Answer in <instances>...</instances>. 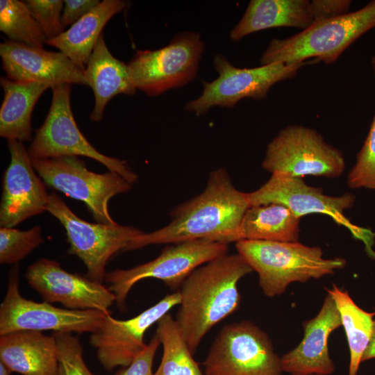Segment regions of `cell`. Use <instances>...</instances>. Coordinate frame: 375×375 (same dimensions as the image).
<instances>
[{
	"label": "cell",
	"mask_w": 375,
	"mask_h": 375,
	"mask_svg": "<svg viewBox=\"0 0 375 375\" xmlns=\"http://www.w3.org/2000/svg\"><path fill=\"white\" fill-rule=\"evenodd\" d=\"M107 315L97 310L60 308L23 297L19 288V265L15 264L0 305V336L19 331L92 333L101 326Z\"/></svg>",
	"instance_id": "obj_14"
},
{
	"label": "cell",
	"mask_w": 375,
	"mask_h": 375,
	"mask_svg": "<svg viewBox=\"0 0 375 375\" xmlns=\"http://www.w3.org/2000/svg\"><path fill=\"white\" fill-rule=\"evenodd\" d=\"M8 148L10 162L3 177L0 226L14 228L47 210L49 194L23 142L8 140Z\"/></svg>",
	"instance_id": "obj_17"
},
{
	"label": "cell",
	"mask_w": 375,
	"mask_h": 375,
	"mask_svg": "<svg viewBox=\"0 0 375 375\" xmlns=\"http://www.w3.org/2000/svg\"><path fill=\"white\" fill-rule=\"evenodd\" d=\"M32 15L45 34L47 40L57 37L64 31L61 11L62 0L24 1Z\"/></svg>",
	"instance_id": "obj_32"
},
{
	"label": "cell",
	"mask_w": 375,
	"mask_h": 375,
	"mask_svg": "<svg viewBox=\"0 0 375 375\" xmlns=\"http://www.w3.org/2000/svg\"><path fill=\"white\" fill-rule=\"evenodd\" d=\"M2 68L7 78L19 82L89 86L84 69L60 51H50L6 40L0 44Z\"/></svg>",
	"instance_id": "obj_18"
},
{
	"label": "cell",
	"mask_w": 375,
	"mask_h": 375,
	"mask_svg": "<svg viewBox=\"0 0 375 375\" xmlns=\"http://www.w3.org/2000/svg\"><path fill=\"white\" fill-rule=\"evenodd\" d=\"M33 166L49 187L85 203L98 223L115 224L108 203L117 194L129 191L132 183L109 171L98 174L90 171L83 160L69 156L51 158H31Z\"/></svg>",
	"instance_id": "obj_8"
},
{
	"label": "cell",
	"mask_w": 375,
	"mask_h": 375,
	"mask_svg": "<svg viewBox=\"0 0 375 375\" xmlns=\"http://www.w3.org/2000/svg\"><path fill=\"white\" fill-rule=\"evenodd\" d=\"M351 5L349 0H312V24L347 14Z\"/></svg>",
	"instance_id": "obj_34"
},
{
	"label": "cell",
	"mask_w": 375,
	"mask_h": 375,
	"mask_svg": "<svg viewBox=\"0 0 375 375\" xmlns=\"http://www.w3.org/2000/svg\"><path fill=\"white\" fill-rule=\"evenodd\" d=\"M300 219L280 203L251 206L237 231L235 242L242 240L298 242Z\"/></svg>",
	"instance_id": "obj_25"
},
{
	"label": "cell",
	"mask_w": 375,
	"mask_h": 375,
	"mask_svg": "<svg viewBox=\"0 0 375 375\" xmlns=\"http://www.w3.org/2000/svg\"><path fill=\"white\" fill-rule=\"evenodd\" d=\"M341 326L336 303L327 293L318 314L303 323L301 342L281 358L283 372L291 375L332 374L335 365L328 351V338Z\"/></svg>",
	"instance_id": "obj_19"
},
{
	"label": "cell",
	"mask_w": 375,
	"mask_h": 375,
	"mask_svg": "<svg viewBox=\"0 0 375 375\" xmlns=\"http://www.w3.org/2000/svg\"><path fill=\"white\" fill-rule=\"evenodd\" d=\"M333 298L340 315L350 352L348 375H357L363 354L370 342L375 312H368L353 301L347 291L340 289L335 284L326 288Z\"/></svg>",
	"instance_id": "obj_26"
},
{
	"label": "cell",
	"mask_w": 375,
	"mask_h": 375,
	"mask_svg": "<svg viewBox=\"0 0 375 375\" xmlns=\"http://www.w3.org/2000/svg\"><path fill=\"white\" fill-rule=\"evenodd\" d=\"M309 0H251L230 38L239 40L264 29L294 27L305 30L313 23Z\"/></svg>",
	"instance_id": "obj_22"
},
{
	"label": "cell",
	"mask_w": 375,
	"mask_h": 375,
	"mask_svg": "<svg viewBox=\"0 0 375 375\" xmlns=\"http://www.w3.org/2000/svg\"><path fill=\"white\" fill-rule=\"evenodd\" d=\"M44 242L40 226L26 231L14 228H0V262L15 265Z\"/></svg>",
	"instance_id": "obj_29"
},
{
	"label": "cell",
	"mask_w": 375,
	"mask_h": 375,
	"mask_svg": "<svg viewBox=\"0 0 375 375\" xmlns=\"http://www.w3.org/2000/svg\"><path fill=\"white\" fill-rule=\"evenodd\" d=\"M370 63L372 66V72L375 77V54H374L370 58Z\"/></svg>",
	"instance_id": "obj_38"
},
{
	"label": "cell",
	"mask_w": 375,
	"mask_h": 375,
	"mask_svg": "<svg viewBox=\"0 0 375 375\" xmlns=\"http://www.w3.org/2000/svg\"><path fill=\"white\" fill-rule=\"evenodd\" d=\"M52 90L49 110L43 124L35 131L28 149L31 158L85 156L99 162L131 183H135L138 176L125 160L100 153L79 130L71 108V84H58Z\"/></svg>",
	"instance_id": "obj_6"
},
{
	"label": "cell",
	"mask_w": 375,
	"mask_h": 375,
	"mask_svg": "<svg viewBox=\"0 0 375 375\" xmlns=\"http://www.w3.org/2000/svg\"><path fill=\"white\" fill-rule=\"evenodd\" d=\"M235 247L257 272L259 285L268 297L283 294L292 283L333 274L346 265L344 258H324L320 247L299 242L242 240Z\"/></svg>",
	"instance_id": "obj_3"
},
{
	"label": "cell",
	"mask_w": 375,
	"mask_h": 375,
	"mask_svg": "<svg viewBox=\"0 0 375 375\" xmlns=\"http://www.w3.org/2000/svg\"><path fill=\"white\" fill-rule=\"evenodd\" d=\"M252 271L238 253H227L198 267L185 280L175 320L193 355L208 331L238 310V282Z\"/></svg>",
	"instance_id": "obj_2"
},
{
	"label": "cell",
	"mask_w": 375,
	"mask_h": 375,
	"mask_svg": "<svg viewBox=\"0 0 375 375\" xmlns=\"http://www.w3.org/2000/svg\"><path fill=\"white\" fill-rule=\"evenodd\" d=\"M375 27V0L356 11L312 24L284 39H272L260 62L287 65L316 59L326 65L335 62L357 39Z\"/></svg>",
	"instance_id": "obj_4"
},
{
	"label": "cell",
	"mask_w": 375,
	"mask_h": 375,
	"mask_svg": "<svg viewBox=\"0 0 375 375\" xmlns=\"http://www.w3.org/2000/svg\"><path fill=\"white\" fill-rule=\"evenodd\" d=\"M249 207L245 192L234 187L227 171L214 170L201 194L172 211L169 224L135 237L126 251L196 240L235 242V234Z\"/></svg>",
	"instance_id": "obj_1"
},
{
	"label": "cell",
	"mask_w": 375,
	"mask_h": 375,
	"mask_svg": "<svg viewBox=\"0 0 375 375\" xmlns=\"http://www.w3.org/2000/svg\"><path fill=\"white\" fill-rule=\"evenodd\" d=\"M0 361L22 375H58L56 339L38 331L1 335Z\"/></svg>",
	"instance_id": "obj_20"
},
{
	"label": "cell",
	"mask_w": 375,
	"mask_h": 375,
	"mask_svg": "<svg viewBox=\"0 0 375 375\" xmlns=\"http://www.w3.org/2000/svg\"><path fill=\"white\" fill-rule=\"evenodd\" d=\"M156 324V335L162 346V354L154 375H204L175 319L167 313Z\"/></svg>",
	"instance_id": "obj_27"
},
{
	"label": "cell",
	"mask_w": 375,
	"mask_h": 375,
	"mask_svg": "<svg viewBox=\"0 0 375 375\" xmlns=\"http://www.w3.org/2000/svg\"><path fill=\"white\" fill-rule=\"evenodd\" d=\"M375 358V320L370 342L363 354L362 362Z\"/></svg>",
	"instance_id": "obj_36"
},
{
	"label": "cell",
	"mask_w": 375,
	"mask_h": 375,
	"mask_svg": "<svg viewBox=\"0 0 375 375\" xmlns=\"http://www.w3.org/2000/svg\"><path fill=\"white\" fill-rule=\"evenodd\" d=\"M25 278L44 301L72 310H97L110 314L115 294L103 283L63 269L60 263L40 258L28 266Z\"/></svg>",
	"instance_id": "obj_16"
},
{
	"label": "cell",
	"mask_w": 375,
	"mask_h": 375,
	"mask_svg": "<svg viewBox=\"0 0 375 375\" xmlns=\"http://www.w3.org/2000/svg\"><path fill=\"white\" fill-rule=\"evenodd\" d=\"M0 31L9 40L43 48L47 38L24 1H0Z\"/></svg>",
	"instance_id": "obj_28"
},
{
	"label": "cell",
	"mask_w": 375,
	"mask_h": 375,
	"mask_svg": "<svg viewBox=\"0 0 375 375\" xmlns=\"http://www.w3.org/2000/svg\"><path fill=\"white\" fill-rule=\"evenodd\" d=\"M249 206L280 203L289 208L298 217L309 214H322L347 228L352 235L362 240L367 253L375 257L372 249L375 234L369 229L353 224L344 215L351 208L355 197L349 193L340 196L324 194L321 188L307 185L302 178L285 173H273L258 190L245 192Z\"/></svg>",
	"instance_id": "obj_9"
},
{
	"label": "cell",
	"mask_w": 375,
	"mask_h": 375,
	"mask_svg": "<svg viewBox=\"0 0 375 375\" xmlns=\"http://www.w3.org/2000/svg\"><path fill=\"white\" fill-rule=\"evenodd\" d=\"M84 74L94 94V107L90 115L92 122L103 119L105 107L112 97L119 94L132 95L137 90L131 80L128 65L112 55L103 34L93 49Z\"/></svg>",
	"instance_id": "obj_21"
},
{
	"label": "cell",
	"mask_w": 375,
	"mask_h": 375,
	"mask_svg": "<svg viewBox=\"0 0 375 375\" xmlns=\"http://www.w3.org/2000/svg\"><path fill=\"white\" fill-rule=\"evenodd\" d=\"M203 366L204 375H283V372L270 338L250 321L224 326Z\"/></svg>",
	"instance_id": "obj_5"
},
{
	"label": "cell",
	"mask_w": 375,
	"mask_h": 375,
	"mask_svg": "<svg viewBox=\"0 0 375 375\" xmlns=\"http://www.w3.org/2000/svg\"><path fill=\"white\" fill-rule=\"evenodd\" d=\"M3 99L0 108V135L8 140L32 139L31 116L40 96L53 86L49 83L14 81L0 78Z\"/></svg>",
	"instance_id": "obj_24"
},
{
	"label": "cell",
	"mask_w": 375,
	"mask_h": 375,
	"mask_svg": "<svg viewBox=\"0 0 375 375\" xmlns=\"http://www.w3.org/2000/svg\"><path fill=\"white\" fill-rule=\"evenodd\" d=\"M12 371L1 361H0V375H10Z\"/></svg>",
	"instance_id": "obj_37"
},
{
	"label": "cell",
	"mask_w": 375,
	"mask_h": 375,
	"mask_svg": "<svg viewBox=\"0 0 375 375\" xmlns=\"http://www.w3.org/2000/svg\"><path fill=\"white\" fill-rule=\"evenodd\" d=\"M58 349V375H94L83 359V349L79 339L72 333L53 334Z\"/></svg>",
	"instance_id": "obj_31"
},
{
	"label": "cell",
	"mask_w": 375,
	"mask_h": 375,
	"mask_svg": "<svg viewBox=\"0 0 375 375\" xmlns=\"http://www.w3.org/2000/svg\"><path fill=\"white\" fill-rule=\"evenodd\" d=\"M160 342L155 334L146 348L127 367H122L114 375H154L153 360Z\"/></svg>",
	"instance_id": "obj_33"
},
{
	"label": "cell",
	"mask_w": 375,
	"mask_h": 375,
	"mask_svg": "<svg viewBox=\"0 0 375 375\" xmlns=\"http://www.w3.org/2000/svg\"><path fill=\"white\" fill-rule=\"evenodd\" d=\"M181 302L179 291L169 294L133 318L121 320L106 315L101 326L90 336L97 357L107 371L127 367L147 347V331Z\"/></svg>",
	"instance_id": "obj_15"
},
{
	"label": "cell",
	"mask_w": 375,
	"mask_h": 375,
	"mask_svg": "<svg viewBox=\"0 0 375 375\" xmlns=\"http://www.w3.org/2000/svg\"><path fill=\"white\" fill-rule=\"evenodd\" d=\"M63 1L61 20L64 28L73 25L101 2L99 0H65Z\"/></svg>",
	"instance_id": "obj_35"
},
{
	"label": "cell",
	"mask_w": 375,
	"mask_h": 375,
	"mask_svg": "<svg viewBox=\"0 0 375 375\" xmlns=\"http://www.w3.org/2000/svg\"><path fill=\"white\" fill-rule=\"evenodd\" d=\"M317 62L319 60L312 59L290 65L276 62L241 69L234 67L224 56L217 54L213 65L218 77L211 82H203L201 95L187 103L184 108L200 116L215 106L232 108L244 98L265 99L274 84L292 78L303 66Z\"/></svg>",
	"instance_id": "obj_10"
},
{
	"label": "cell",
	"mask_w": 375,
	"mask_h": 375,
	"mask_svg": "<svg viewBox=\"0 0 375 375\" xmlns=\"http://www.w3.org/2000/svg\"><path fill=\"white\" fill-rule=\"evenodd\" d=\"M203 50L199 33H178L166 47L137 51L128 64L131 80L151 97L182 87L197 76Z\"/></svg>",
	"instance_id": "obj_13"
},
{
	"label": "cell",
	"mask_w": 375,
	"mask_h": 375,
	"mask_svg": "<svg viewBox=\"0 0 375 375\" xmlns=\"http://www.w3.org/2000/svg\"><path fill=\"white\" fill-rule=\"evenodd\" d=\"M310 375H328V374H310Z\"/></svg>",
	"instance_id": "obj_39"
},
{
	"label": "cell",
	"mask_w": 375,
	"mask_h": 375,
	"mask_svg": "<svg viewBox=\"0 0 375 375\" xmlns=\"http://www.w3.org/2000/svg\"><path fill=\"white\" fill-rule=\"evenodd\" d=\"M47 211L64 227L69 244L68 252L81 259L87 268V277L102 283L108 260L126 251L129 242L143 231L118 224L90 223L78 217L56 193L49 197Z\"/></svg>",
	"instance_id": "obj_12"
},
{
	"label": "cell",
	"mask_w": 375,
	"mask_h": 375,
	"mask_svg": "<svg viewBox=\"0 0 375 375\" xmlns=\"http://www.w3.org/2000/svg\"><path fill=\"white\" fill-rule=\"evenodd\" d=\"M262 166L272 174L336 178L346 165L342 153L317 131L293 124L281 130L268 144Z\"/></svg>",
	"instance_id": "obj_11"
},
{
	"label": "cell",
	"mask_w": 375,
	"mask_h": 375,
	"mask_svg": "<svg viewBox=\"0 0 375 375\" xmlns=\"http://www.w3.org/2000/svg\"><path fill=\"white\" fill-rule=\"evenodd\" d=\"M228 244L206 240L175 243L162 249L155 259L128 269L106 274L105 281L115 294L121 311L126 310V298L132 288L145 278H156L172 290L181 288L198 267L228 253Z\"/></svg>",
	"instance_id": "obj_7"
},
{
	"label": "cell",
	"mask_w": 375,
	"mask_h": 375,
	"mask_svg": "<svg viewBox=\"0 0 375 375\" xmlns=\"http://www.w3.org/2000/svg\"><path fill=\"white\" fill-rule=\"evenodd\" d=\"M125 6L124 1L103 0L67 31L47 40L45 44L58 49L75 65L85 69L104 26Z\"/></svg>",
	"instance_id": "obj_23"
},
{
	"label": "cell",
	"mask_w": 375,
	"mask_h": 375,
	"mask_svg": "<svg viewBox=\"0 0 375 375\" xmlns=\"http://www.w3.org/2000/svg\"><path fill=\"white\" fill-rule=\"evenodd\" d=\"M350 188L375 190V112L368 134L347 176Z\"/></svg>",
	"instance_id": "obj_30"
}]
</instances>
